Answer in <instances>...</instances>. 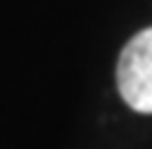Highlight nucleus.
Segmentation results:
<instances>
[{
	"label": "nucleus",
	"instance_id": "f257e3e1",
	"mask_svg": "<svg viewBox=\"0 0 152 149\" xmlns=\"http://www.w3.org/2000/svg\"><path fill=\"white\" fill-rule=\"evenodd\" d=\"M116 83L124 102L138 114H152V26L135 33L121 50Z\"/></svg>",
	"mask_w": 152,
	"mask_h": 149
}]
</instances>
